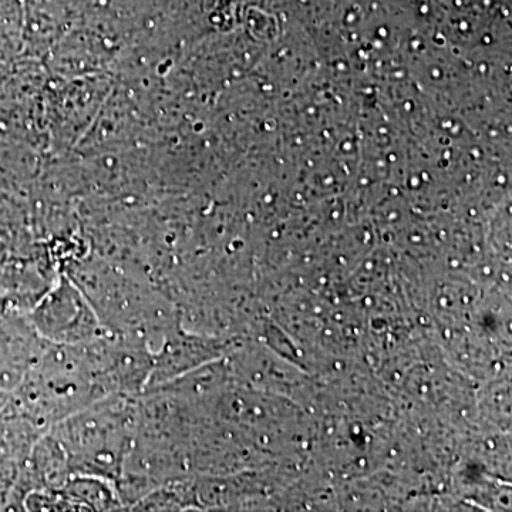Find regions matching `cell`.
Here are the masks:
<instances>
[{
	"label": "cell",
	"instance_id": "1",
	"mask_svg": "<svg viewBox=\"0 0 512 512\" xmlns=\"http://www.w3.org/2000/svg\"><path fill=\"white\" fill-rule=\"evenodd\" d=\"M37 328L57 340L83 339L94 330V318L80 293L73 288L56 289L36 309Z\"/></svg>",
	"mask_w": 512,
	"mask_h": 512
}]
</instances>
